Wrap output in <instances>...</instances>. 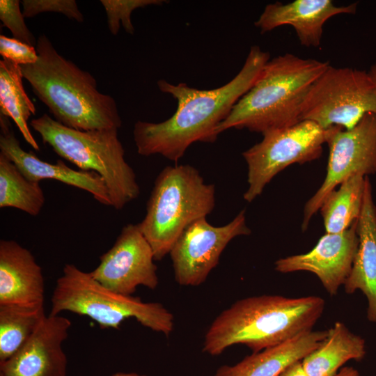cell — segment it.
Instances as JSON below:
<instances>
[{"mask_svg":"<svg viewBox=\"0 0 376 376\" xmlns=\"http://www.w3.org/2000/svg\"><path fill=\"white\" fill-rule=\"evenodd\" d=\"M326 331L310 330L281 344L246 357L233 366H220L214 376H279L292 363L303 360L318 348Z\"/></svg>","mask_w":376,"mask_h":376,"instance_id":"cell-19","label":"cell"},{"mask_svg":"<svg viewBox=\"0 0 376 376\" xmlns=\"http://www.w3.org/2000/svg\"><path fill=\"white\" fill-rule=\"evenodd\" d=\"M334 376H361L359 371L353 367L342 368Z\"/></svg>","mask_w":376,"mask_h":376,"instance_id":"cell-30","label":"cell"},{"mask_svg":"<svg viewBox=\"0 0 376 376\" xmlns=\"http://www.w3.org/2000/svg\"><path fill=\"white\" fill-rule=\"evenodd\" d=\"M258 46L251 47L240 71L225 85L211 90L192 88L185 83L157 81L159 89L177 101L173 115L161 123L138 120L133 136L142 156L160 155L177 162L195 142L214 143L216 129L233 107L254 85L270 59Z\"/></svg>","mask_w":376,"mask_h":376,"instance_id":"cell-1","label":"cell"},{"mask_svg":"<svg viewBox=\"0 0 376 376\" xmlns=\"http://www.w3.org/2000/svg\"><path fill=\"white\" fill-rule=\"evenodd\" d=\"M41 267L31 252L12 240L0 241V305L44 306Z\"/></svg>","mask_w":376,"mask_h":376,"instance_id":"cell-17","label":"cell"},{"mask_svg":"<svg viewBox=\"0 0 376 376\" xmlns=\"http://www.w3.org/2000/svg\"><path fill=\"white\" fill-rule=\"evenodd\" d=\"M163 0H101L100 3L104 8L107 18V25L111 33L118 34L120 24L125 31L133 34L134 28L132 23V12L139 8L152 5H162Z\"/></svg>","mask_w":376,"mask_h":376,"instance_id":"cell-25","label":"cell"},{"mask_svg":"<svg viewBox=\"0 0 376 376\" xmlns=\"http://www.w3.org/2000/svg\"><path fill=\"white\" fill-rule=\"evenodd\" d=\"M0 127L1 153L13 162L27 179L38 182L44 179L58 180L83 189L101 204L112 207L107 187L98 173L71 169L61 159L56 164L49 163L32 151L24 150L13 131L9 118L1 113Z\"/></svg>","mask_w":376,"mask_h":376,"instance_id":"cell-15","label":"cell"},{"mask_svg":"<svg viewBox=\"0 0 376 376\" xmlns=\"http://www.w3.org/2000/svg\"><path fill=\"white\" fill-rule=\"evenodd\" d=\"M357 3L335 6L331 0H295L290 3L267 4L255 22L261 33L284 25L292 26L299 42L307 47H318L321 42L324 23L340 14H354Z\"/></svg>","mask_w":376,"mask_h":376,"instance_id":"cell-16","label":"cell"},{"mask_svg":"<svg viewBox=\"0 0 376 376\" xmlns=\"http://www.w3.org/2000/svg\"><path fill=\"white\" fill-rule=\"evenodd\" d=\"M329 132L330 127L323 129L307 120L263 132V139L242 153L248 168V188L244 199L252 202L287 166L318 159Z\"/></svg>","mask_w":376,"mask_h":376,"instance_id":"cell-9","label":"cell"},{"mask_svg":"<svg viewBox=\"0 0 376 376\" xmlns=\"http://www.w3.org/2000/svg\"><path fill=\"white\" fill-rule=\"evenodd\" d=\"M329 66L328 61L290 53L269 59L252 88L217 127V135L230 128L263 134L298 123L306 95Z\"/></svg>","mask_w":376,"mask_h":376,"instance_id":"cell-4","label":"cell"},{"mask_svg":"<svg viewBox=\"0 0 376 376\" xmlns=\"http://www.w3.org/2000/svg\"><path fill=\"white\" fill-rule=\"evenodd\" d=\"M359 246L343 286L347 294L360 290L367 300L366 317L376 323V206L371 185L366 177L363 205L357 220Z\"/></svg>","mask_w":376,"mask_h":376,"instance_id":"cell-18","label":"cell"},{"mask_svg":"<svg viewBox=\"0 0 376 376\" xmlns=\"http://www.w3.org/2000/svg\"><path fill=\"white\" fill-rule=\"evenodd\" d=\"M357 221L340 233H326L308 252L280 258L276 271L290 273L306 271L315 274L331 296L338 293L351 271L359 246Z\"/></svg>","mask_w":376,"mask_h":376,"instance_id":"cell-13","label":"cell"},{"mask_svg":"<svg viewBox=\"0 0 376 376\" xmlns=\"http://www.w3.org/2000/svg\"><path fill=\"white\" fill-rule=\"evenodd\" d=\"M151 246L139 224L123 227L112 247L100 257L92 277L108 289L131 296L138 286L155 290L159 283Z\"/></svg>","mask_w":376,"mask_h":376,"instance_id":"cell-12","label":"cell"},{"mask_svg":"<svg viewBox=\"0 0 376 376\" xmlns=\"http://www.w3.org/2000/svg\"><path fill=\"white\" fill-rule=\"evenodd\" d=\"M22 13L24 17H33L46 12L59 13L78 22L84 21V16L75 0H23Z\"/></svg>","mask_w":376,"mask_h":376,"instance_id":"cell-27","label":"cell"},{"mask_svg":"<svg viewBox=\"0 0 376 376\" xmlns=\"http://www.w3.org/2000/svg\"><path fill=\"white\" fill-rule=\"evenodd\" d=\"M45 201L40 183L27 179L13 162L0 152V207H14L37 216Z\"/></svg>","mask_w":376,"mask_h":376,"instance_id":"cell-24","label":"cell"},{"mask_svg":"<svg viewBox=\"0 0 376 376\" xmlns=\"http://www.w3.org/2000/svg\"><path fill=\"white\" fill-rule=\"evenodd\" d=\"M0 54L19 65L33 64L38 59L36 47L3 35L0 36Z\"/></svg>","mask_w":376,"mask_h":376,"instance_id":"cell-28","label":"cell"},{"mask_svg":"<svg viewBox=\"0 0 376 376\" xmlns=\"http://www.w3.org/2000/svg\"><path fill=\"white\" fill-rule=\"evenodd\" d=\"M36 49L38 61L20 65L23 77L54 120L81 131L121 127L116 100L98 91L90 72L62 56L45 34Z\"/></svg>","mask_w":376,"mask_h":376,"instance_id":"cell-3","label":"cell"},{"mask_svg":"<svg viewBox=\"0 0 376 376\" xmlns=\"http://www.w3.org/2000/svg\"><path fill=\"white\" fill-rule=\"evenodd\" d=\"M301 361H298L290 365L279 376H308Z\"/></svg>","mask_w":376,"mask_h":376,"instance_id":"cell-29","label":"cell"},{"mask_svg":"<svg viewBox=\"0 0 376 376\" xmlns=\"http://www.w3.org/2000/svg\"><path fill=\"white\" fill-rule=\"evenodd\" d=\"M71 324L65 317L49 314L22 348L0 363V376H67L62 344Z\"/></svg>","mask_w":376,"mask_h":376,"instance_id":"cell-14","label":"cell"},{"mask_svg":"<svg viewBox=\"0 0 376 376\" xmlns=\"http://www.w3.org/2000/svg\"><path fill=\"white\" fill-rule=\"evenodd\" d=\"M369 113L376 114V84L368 72L330 65L306 95L301 120L351 130Z\"/></svg>","mask_w":376,"mask_h":376,"instance_id":"cell-8","label":"cell"},{"mask_svg":"<svg viewBox=\"0 0 376 376\" xmlns=\"http://www.w3.org/2000/svg\"><path fill=\"white\" fill-rule=\"evenodd\" d=\"M23 78L19 65L4 58L0 61V113L12 118L24 140L39 150L27 123L35 115L36 107L24 88Z\"/></svg>","mask_w":376,"mask_h":376,"instance_id":"cell-21","label":"cell"},{"mask_svg":"<svg viewBox=\"0 0 376 376\" xmlns=\"http://www.w3.org/2000/svg\"><path fill=\"white\" fill-rule=\"evenodd\" d=\"M215 206V187L189 164L168 166L156 178L139 228L155 261L170 253L183 231Z\"/></svg>","mask_w":376,"mask_h":376,"instance_id":"cell-5","label":"cell"},{"mask_svg":"<svg viewBox=\"0 0 376 376\" xmlns=\"http://www.w3.org/2000/svg\"><path fill=\"white\" fill-rule=\"evenodd\" d=\"M324 305L318 296L263 295L237 300L212 321L204 336L203 351L217 356L237 344L253 352L277 345L312 330Z\"/></svg>","mask_w":376,"mask_h":376,"instance_id":"cell-2","label":"cell"},{"mask_svg":"<svg viewBox=\"0 0 376 376\" xmlns=\"http://www.w3.org/2000/svg\"><path fill=\"white\" fill-rule=\"evenodd\" d=\"M46 317L44 306L0 305V363L20 350Z\"/></svg>","mask_w":376,"mask_h":376,"instance_id":"cell-23","label":"cell"},{"mask_svg":"<svg viewBox=\"0 0 376 376\" xmlns=\"http://www.w3.org/2000/svg\"><path fill=\"white\" fill-rule=\"evenodd\" d=\"M108 376H147L146 375L139 374L134 372H117Z\"/></svg>","mask_w":376,"mask_h":376,"instance_id":"cell-31","label":"cell"},{"mask_svg":"<svg viewBox=\"0 0 376 376\" xmlns=\"http://www.w3.org/2000/svg\"><path fill=\"white\" fill-rule=\"evenodd\" d=\"M366 353L365 340L336 322L320 346L301 362L308 376H334L346 362L361 361Z\"/></svg>","mask_w":376,"mask_h":376,"instance_id":"cell-20","label":"cell"},{"mask_svg":"<svg viewBox=\"0 0 376 376\" xmlns=\"http://www.w3.org/2000/svg\"><path fill=\"white\" fill-rule=\"evenodd\" d=\"M31 126L44 143L80 170L93 171L104 180L112 207L122 210L137 198L140 187L116 128L81 131L68 127L47 113L34 118Z\"/></svg>","mask_w":376,"mask_h":376,"instance_id":"cell-6","label":"cell"},{"mask_svg":"<svg viewBox=\"0 0 376 376\" xmlns=\"http://www.w3.org/2000/svg\"><path fill=\"white\" fill-rule=\"evenodd\" d=\"M250 233L244 210L221 226L211 225L206 217L195 221L180 235L169 253L175 281L183 286L202 284L218 265L228 243Z\"/></svg>","mask_w":376,"mask_h":376,"instance_id":"cell-11","label":"cell"},{"mask_svg":"<svg viewBox=\"0 0 376 376\" xmlns=\"http://www.w3.org/2000/svg\"><path fill=\"white\" fill-rule=\"evenodd\" d=\"M19 3V0H1L0 19L11 31L13 38L36 47L37 40L26 25Z\"/></svg>","mask_w":376,"mask_h":376,"instance_id":"cell-26","label":"cell"},{"mask_svg":"<svg viewBox=\"0 0 376 376\" xmlns=\"http://www.w3.org/2000/svg\"><path fill=\"white\" fill-rule=\"evenodd\" d=\"M327 143L329 156L326 177L305 205L303 230L327 195L345 180L356 174L368 176L376 173V114L366 113L351 130L330 127Z\"/></svg>","mask_w":376,"mask_h":376,"instance_id":"cell-10","label":"cell"},{"mask_svg":"<svg viewBox=\"0 0 376 376\" xmlns=\"http://www.w3.org/2000/svg\"><path fill=\"white\" fill-rule=\"evenodd\" d=\"M368 73L376 84V63L371 66Z\"/></svg>","mask_w":376,"mask_h":376,"instance_id":"cell-32","label":"cell"},{"mask_svg":"<svg viewBox=\"0 0 376 376\" xmlns=\"http://www.w3.org/2000/svg\"><path fill=\"white\" fill-rule=\"evenodd\" d=\"M63 311L88 317L103 329H118L124 320L134 318L143 327L168 336L174 326L173 314L162 304L113 292L72 264L64 265L51 297L49 315Z\"/></svg>","mask_w":376,"mask_h":376,"instance_id":"cell-7","label":"cell"},{"mask_svg":"<svg viewBox=\"0 0 376 376\" xmlns=\"http://www.w3.org/2000/svg\"><path fill=\"white\" fill-rule=\"evenodd\" d=\"M366 177L361 174L352 175L325 198L320 210L326 233H342L358 220L363 205Z\"/></svg>","mask_w":376,"mask_h":376,"instance_id":"cell-22","label":"cell"}]
</instances>
